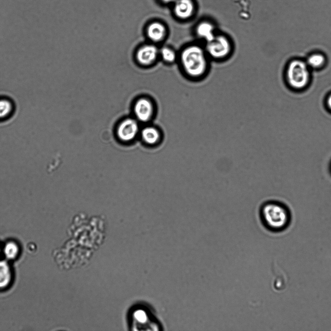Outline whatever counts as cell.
I'll list each match as a JSON object with an SVG mask.
<instances>
[{"mask_svg":"<svg viewBox=\"0 0 331 331\" xmlns=\"http://www.w3.org/2000/svg\"><path fill=\"white\" fill-rule=\"evenodd\" d=\"M212 62L204 45L194 41L184 44L178 50L176 64L186 79L199 82L209 75Z\"/></svg>","mask_w":331,"mask_h":331,"instance_id":"6da1fadb","label":"cell"},{"mask_svg":"<svg viewBox=\"0 0 331 331\" xmlns=\"http://www.w3.org/2000/svg\"><path fill=\"white\" fill-rule=\"evenodd\" d=\"M312 71L305 59L294 57L286 63L284 70V79L291 90L300 92L308 89L312 79Z\"/></svg>","mask_w":331,"mask_h":331,"instance_id":"7a4b0ae2","label":"cell"},{"mask_svg":"<svg viewBox=\"0 0 331 331\" xmlns=\"http://www.w3.org/2000/svg\"><path fill=\"white\" fill-rule=\"evenodd\" d=\"M259 215L263 225L268 229L278 231L287 226L290 220L288 208L276 201H269L260 207Z\"/></svg>","mask_w":331,"mask_h":331,"instance_id":"3957f363","label":"cell"},{"mask_svg":"<svg viewBox=\"0 0 331 331\" xmlns=\"http://www.w3.org/2000/svg\"><path fill=\"white\" fill-rule=\"evenodd\" d=\"M203 45L212 62L222 63L228 60L235 49L232 39L226 34L218 32L211 41Z\"/></svg>","mask_w":331,"mask_h":331,"instance_id":"277c9868","label":"cell"},{"mask_svg":"<svg viewBox=\"0 0 331 331\" xmlns=\"http://www.w3.org/2000/svg\"><path fill=\"white\" fill-rule=\"evenodd\" d=\"M217 32L214 24L206 20L199 22L193 31L195 41L202 44L211 41Z\"/></svg>","mask_w":331,"mask_h":331,"instance_id":"5b68a950","label":"cell"},{"mask_svg":"<svg viewBox=\"0 0 331 331\" xmlns=\"http://www.w3.org/2000/svg\"><path fill=\"white\" fill-rule=\"evenodd\" d=\"M138 131V125L135 120L126 119L118 126L117 129L118 137L122 141L129 142L133 140Z\"/></svg>","mask_w":331,"mask_h":331,"instance_id":"8992f818","label":"cell"},{"mask_svg":"<svg viewBox=\"0 0 331 331\" xmlns=\"http://www.w3.org/2000/svg\"><path fill=\"white\" fill-rule=\"evenodd\" d=\"M136 117L140 121L145 122L149 121L154 112V106L151 102L146 98L139 99L134 107Z\"/></svg>","mask_w":331,"mask_h":331,"instance_id":"52a82bcc","label":"cell"},{"mask_svg":"<svg viewBox=\"0 0 331 331\" xmlns=\"http://www.w3.org/2000/svg\"><path fill=\"white\" fill-rule=\"evenodd\" d=\"M195 9V4L192 0H176L173 12L178 19L185 20L192 16Z\"/></svg>","mask_w":331,"mask_h":331,"instance_id":"ba28073f","label":"cell"},{"mask_svg":"<svg viewBox=\"0 0 331 331\" xmlns=\"http://www.w3.org/2000/svg\"><path fill=\"white\" fill-rule=\"evenodd\" d=\"M158 56L159 49L154 45H146L142 47L136 54L138 62L145 65L154 63Z\"/></svg>","mask_w":331,"mask_h":331,"instance_id":"9c48e42d","label":"cell"},{"mask_svg":"<svg viewBox=\"0 0 331 331\" xmlns=\"http://www.w3.org/2000/svg\"><path fill=\"white\" fill-rule=\"evenodd\" d=\"M166 26L162 22L154 21L150 23L147 28V34L152 42L159 43L164 41L167 36Z\"/></svg>","mask_w":331,"mask_h":331,"instance_id":"30bf717a","label":"cell"},{"mask_svg":"<svg viewBox=\"0 0 331 331\" xmlns=\"http://www.w3.org/2000/svg\"><path fill=\"white\" fill-rule=\"evenodd\" d=\"M305 61L313 71H320L327 65L328 58L325 54L320 51H314L309 53Z\"/></svg>","mask_w":331,"mask_h":331,"instance_id":"8fae6325","label":"cell"},{"mask_svg":"<svg viewBox=\"0 0 331 331\" xmlns=\"http://www.w3.org/2000/svg\"><path fill=\"white\" fill-rule=\"evenodd\" d=\"M159 56L166 64H176L178 57V50L170 46H163L159 49Z\"/></svg>","mask_w":331,"mask_h":331,"instance_id":"7c38bea8","label":"cell"},{"mask_svg":"<svg viewBox=\"0 0 331 331\" xmlns=\"http://www.w3.org/2000/svg\"><path fill=\"white\" fill-rule=\"evenodd\" d=\"M141 135L144 142L151 145L157 144L162 138L160 131L154 127L144 128L142 131Z\"/></svg>","mask_w":331,"mask_h":331,"instance_id":"4fadbf2b","label":"cell"},{"mask_svg":"<svg viewBox=\"0 0 331 331\" xmlns=\"http://www.w3.org/2000/svg\"><path fill=\"white\" fill-rule=\"evenodd\" d=\"M12 272L10 266L5 260H0V289L6 287L10 283Z\"/></svg>","mask_w":331,"mask_h":331,"instance_id":"5bb4252c","label":"cell"},{"mask_svg":"<svg viewBox=\"0 0 331 331\" xmlns=\"http://www.w3.org/2000/svg\"><path fill=\"white\" fill-rule=\"evenodd\" d=\"M14 110L13 103L6 97L0 98V121L9 117Z\"/></svg>","mask_w":331,"mask_h":331,"instance_id":"9a60e30c","label":"cell"},{"mask_svg":"<svg viewBox=\"0 0 331 331\" xmlns=\"http://www.w3.org/2000/svg\"><path fill=\"white\" fill-rule=\"evenodd\" d=\"M19 251L17 244L13 241L7 242L3 248V254L8 260L16 258L18 254Z\"/></svg>","mask_w":331,"mask_h":331,"instance_id":"2e32d148","label":"cell"},{"mask_svg":"<svg viewBox=\"0 0 331 331\" xmlns=\"http://www.w3.org/2000/svg\"><path fill=\"white\" fill-rule=\"evenodd\" d=\"M324 106L326 110L331 113V91L328 93L325 97Z\"/></svg>","mask_w":331,"mask_h":331,"instance_id":"e0dca14e","label":"cell"},{"mask_svg":"<svg viewBox=\"0 0 331 331\" xmlns=\"http://www.w3.org/2000/svg\"><path fill=\"white\" fill-rule=\"evenodd\" d=\"M164 3H169L175 1V0H160Z\"/></svg>","mask_w":331,"mask_h":331,"instance_id":"ac0fdd59","label":"cell"},{"mask_svg":"<svg viewBox=\"0 0 331 331\" xmlns=\"http://www.w3.org/2000/svg\"></svg>","mask_w":331,"mask_h":331,"instance_id":"d6986e66","label":"cell"}]
</instances>
